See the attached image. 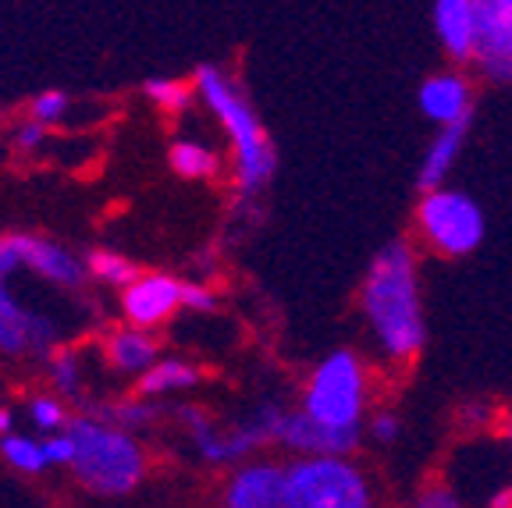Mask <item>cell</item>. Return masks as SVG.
Returning a JSON list of instances; mask_svg holds the SVG:
<instances>
[{"mask_svg":"<svg viewBox=\"0 0 512 508\" xmlns=\"http://www.w3.org/2000/svg\"><path fill=\"white\" fill-rule=\"evenodd\" d=\"M192 89L200 93V100L207 104V111L221 121V128L232 139L235 153V185H239L242 199H256L267 189L274 175V146L267 139V128L256 114V107L239 93V86L232 82V75L221 72L217 64H200L196 68V82Z\"/></svg>","mask_w":512,"mask_h":508,"instance_id":"cell-2","label":"cell"},{"mask_svg":"<svg viewBox=\"0 0 512 508\" xmlns=\"http://www.w3.org/2000/svg\"><path fill=\"white\" fill-rule=\"evenodd\" d=\"M86 274H89V281L114 285L125 292V288L139 278V267L128 260V256L114 253V249H93V253L86 256Z\"/></svg>","mask_w":512,"mask_h":508,"instance_id":"cell-20","label":"cell"},{"mask_svg":"<svg viewBox=\"0 0 512 508\" xmlns=\"http://www.w3.org/2000/svg\"><path fill=\"white\" fill-rule=\"evenodd\" d=\"M121 310H125L128 327H139V331L168 324L182 310V281L171 274H139L121 292Z\"/></svg>","mask_w":512,"mask_h":508,"instance_id":"cell-11","label":"cell"},{"mask_svg":"<svg viewBox=\"0 0 512 508\" xmlns=\"http://www.w3.org/2000/svg\"><path fill=\"white\" fill-rule=\"evenodd\" d=\"M420 111L431 118L438 128L452 125H470L473 111V86L466 75L459 72H441L420 86Z\"/></svg>","mask_w":512,"mask_h":508,"instance_id":"cell-14","label":"cell"},{"mask_svg":"<svg viewBox=\"0 0 512 508\" xmlns=\"http://www.w3.org/2000/svg\"><path fill=\"white\" fill-rule=\"evenodd\" d=\"M68 107H72V100L64 93H57V89H50V93H40L29 104V121L40 128H54L57 121L68 118Z\"/></svg>","mask_w":512,"mask_h":508,"instance_id":"cell-26","label":"cell"},{"mask_svg":"<svg viewBox=\"0 0 512 508\" xmlns=\"http://www.w3.org/2000/svg\"><path fill=\"white\" fill-rule=\"evenodd\" d=\"M505 437H509V445H512V416H509V423H505Z\"/></svg>","mask_w":512,"mask_h":508,"instance_id":"cell-33","label":"cell"},{"mask_svg":"<svg viewBox=\"0 0 512 508\" xmlns=\"http://www.w3.org/2000/svg\"><path fill=\"white\" fill-rule=\"evenodd\" d=\"M47 377H50V388L57 391V398L61 395H68V398H75V395H82V363H79V356H75L72 349H61L57 345L54 352L47 356Z\"/></svg>","mask_w":512,"mask_h":508,"instance_id":"cell-23","label":"cell"},{"mask_svg":"<svg viewBox=\"0 0 512 508\" xmlns=\"http://www.w3.org/2000/svg\"><path fill=\"white\" fill-rule=\"evenodd\" d=\"M473 64L488 82L512 86V0H477Z\"/></svg>","mask_w":512,"mask_h":508,"instance_id":"cell-8","label":"cell"},{"mask_svg":"<svg viewBox=\"0 0 512 508\" xmlns=\"http://www.w3.org/2000/svg\"><path fill=\"white\" fill-rule=\"evenodd\" d=\"M143 93H146V100H150L153 107H160L164 114H185L192 107V93H196V89L182 79H164V75H157V79L146 82Z\"/></svg>","mask_w":512,"mask_h":508,"instance_id":"cell-24","label":"cell"},{"mask_svg":"<svg viewBox=\"0 0 512 508\" xmlns=\"http://www.w3.org/2000/svg\"><path fill=\"white\" fill-rule=\"evenodd\" d=\"M178 420H182L196 455H200L207 466H235V462L249 459V455L256 452V448L249 445L246 430L239 427V420L224 427L207 409H196V405H182V409H178Z\"/></svg>","mask_w":512,"mask_h":508,"instance_id":"cell-10","label":"cell"},{"mask_svg":"<svg viewBox=\"0 0 512 508\" xmlns=\"http://www.w3.org/2000/svg\"><path fill=\"white\" fill-rule=\"evenodd\" d=\"M434 32L452 61H473L477 50V0H438L431 11Z\"/></svg>","mask_w":512,"mask_h":508,"instance_id":"cell-15","label":"cell"},{"mask_svg":"<svg viewBox=\"0 0 512 508\" xmlns=\"http://www.w3.org/2000/svg\"><path fill=\"white\" fill-rule=\"evenodd\" d=\"M370 437H374L377 445H395V441L402 437L399 413H392V409H381V413L370 416Z\"/></svg>","mask_w":512,"mask_h":508,"instance_id":"cell-27","label":"cell"},{"mask_svg":"<svg viewBox=\"0 0 512 508\" xmlns=\"http://www.w3.org/2000/svg\"><path fill=\"white\" fill-rule=\"evenodd\" d=\"M416 228L424 242L441 256H470L484 242V210L477 199L459 189H434L424 192L416 203Z\"/></svg>","mask_w":512,"mask_h":508,"instance_id":"cell-6","label":"cell"},{"mask_svg":"<svg viewBox=\"0 0 512 508\" xmlns=\"http://www.w3.org/2000/svg\"><path fill=\"white\" fill-rule=\"evenodd\" d=\"M168 157H171V167H175L182 178H210V175H217V167H221L217 153L210 150L207 143H200V139H178Z\"/></svg>","mask_w":512,"mask_h":508,"instance_id":"cell-21","label":"cell"},{"mask_svg":"<svg viewBox=\"0 0 512 508\" xmlns=\"http://www.w3.org/2000/svg\"><path fill=\"white\" fill-rule=\"evenodd\" d=\"M15 434V416H11V409H0V437Z\"/></svg>","mask_w":512,"mask_h":508,"instance_id":"cell-32","label":"cell"},{"mask_svg":"<svg viewBox=\"0 0 512 508\" xmlns=\"http://www.w3.org/2000/svg\"><path fill=\"white\" fill-rule=\"evenodd\" d=\"M217 306L214 292L207 285H196V281H182V310L210 313Z\"/></svg>","mask_w":512,"mask_h":508,"instance_id":"cell-30","label":"cell"},{"mask_svg":"<svg viewBox=\"0 0 512 508\" xmlns=\"http://www.w3.org/2000/svg\"><path fill=\"white\" fill-rule=\"evenodd\" d=\"M89 416H96V420L111 423V427L125 430V434L136 437V430H146L157 423L160 409L157 402H150V398H121V402H111V405H96V409H89Z\"/></svg>","mask_w":512,"mask_h":508,"instance_id":"cell-19","label":"cell"},{"mask_svg":"<svg viewBox=\"0 0 512 508\" xmlns=\"http://www.w3.org/2000/svg\"><path fill=\"white\" fill-rule=\"evenodd\" d=\"M466 132H470V125L438 128V135H434L431 143H427V150H424V160H420V171H416V185H420V192L445 189L448 171L456 167V160H459V157H463Z\"/></svg>","mask_w":512,"mask_h":508,"instance_id":"cell-17","label":"cell"},{"mask_svg":"<svg viewBox=\"0 0 512 508\" xmlns=\"http://www.w3.org/2000/svg\"><path fill=\"white\" fill-rule=\"evenodd\" d=\"M200 381H203V370L196 363H189L182 356H164L136 381V395L157 402L164 395H178V391L196 388Z\"/></svg>","mask_w":512,"mask_h":508,"instance_id":"cell-18","label":"cell"},{"mask_svg":"<svg viewBox=\"0 0 512 508\" xmlns=\"http://www.w3.org/2000/svg\"><path fill=\"white\" fill-rule=\"evenodd\" d=\"M360 310L377 352L388 363H413L427 342L420 270L409 242L395 239L370 260L360 288Z\"/></svg>","mask_w":512,"mask_h":508,"instance_id":"cell-1","label":"cell"},{"mask_svg":"<svg viewBox=\"0 0 512 508\" xmlns=\"http://www.w3.org/2000/svg\"><path fill=\"white\" fill-rule=\"evenodd\" d=\"M104 359L111 370L118 374H132L139 377L150 370L153 363L160 359V345L150 331H139V327H118L104 338Z\"/></svg>","mask_w":512,"mask_h":508,"instance_id":"cell-16","label":"cell"},{"mask_svg":"<svg viewBox=\"0 0 512 508\" xmlns=\"http://www.w3.org/2000/svg\"><path fill=\"white\" fill-rule=\"evenodd\" d=\"M29 420L36 430L54 437V434H64V430H68L72 416H68V409H64V402L57 395H36L29 402Z\"/></svg>","mask_w":512,"mask_h":508,"instance_id":"cell-25","label":"cell"},{"mask_svg":"<svg viewBox=\"0 0 512 508\" xmlns=\"http://www.w3.org/2000/svg\"><path fill=\"white\" fill-rule=\"evenodd\" d=\"M15 143H18V150L22 153H32V150H40L43 143H47V128H40V125H22L18 128V135H15Z\"/></svg>","mask_w":512,"mask_h":508,"instance_id":"cell-31","label":"cell"},{"mask_svg":"<svg viewBox=\"0 0 512 508\" xmlns=\"http://www.w3.org/2000/svg\"><path fill=\"white\" fill-rule=\"evenodd\" d=\"M285 508H374L363 469L342 455L285 462Z\"/></svg>","mask_w":512,"mask_h":508,"instance_id":"cell-5","label":"cell"},{"mask_svg":"<svg viewBox=\"0 0 512 508\" xmlns=\"http://www.w3.org/2000/svg\"><path fill=\"white\" fill-rule=\"evenodd\" d=\"M11 249H15L18 270H32L36 278H43L47 285L64 288V292H79L86 288V260L72 253L68 246L43 235H29V231H8Z\"/></svg>","mask_w":512,"mask_h":508,"instance_id":"cell-7","label":"cell"},{"mask_svg":"<svg viewBox=\"0 0 512 508\" xmlns=\"http://www.w3.org/2000/svg\"><path fill=\"white\" fill-rule=\"evenodd\" d=\"M57 349V324L36 310H25L0 278V352L4 356H50Z\"/></svg>","mask_w":512,"mask_h":508,"instance_id":"cell-9","label":"cell"},{"mask_svg":"<svg viewBox=\"0 0 512 508\" xmlns=\"http://www.w3.org/2000/svg\"><path fill=\"white\" fill-rule=\"evenodd\" d=\"M0 455L8 462L11 469L25 473V477H40L47 469V452H43V441L29 434H8L0 437Z\"/></svg>","mask_w":512,"mask_h":508,"instance_id":"cell-22","label":"cell"},{"mask_svg":"<svg viewBox=\"0 0 512 508\" xmlns=\"http://www.w3.org/2000/svg\"><path fill=\"white\" fill-rule=\"evenodd\" d=\"M278 445L296 452V459H306V455H342V459H349L360 445V430L320 427L296 409V413H285V420H281Z\"/></svg>","mask_w":512,"mask_h":508,"instance_id":"cell-13","label":"cell"},{"mask_svg":"<svg viewBox=\"0 0 512 508\" xmlns=\"http://www.w3.org/2000/svg\"><path fill=\"white\" fill-rule=\"evenodd\" d=\"M221 508H285V466L271 459L242 462L224 484Z\"/></svg>","mask_w":512,"mask_h":508,"instance_id":"cell-12","label":"cell"},{"mask_svg":"<svg viewBox=\"0 0 512 508\" xmlns=\"http://www.w3.org/2000/svg\"><path fill=\"white\" fill-rule=\"evenodd\" d=\"M43 452H47V466H72L75 445H72V437H68V430L54 437H43Z\"/></svg>","mask_w":512,"mask_h":508,"instance_id":"cell-29","label":"cell"},{"mask_svg":"<svg viewBox=\"0 0 512 508\" xmlns=\"http://www.w3.org/2000/svg\"><path fill=\"white\" fill-rule=\"evenodd\" d=\"M68 437L75 445L72 473L86 491L104 494V498H121L136 491L146 477V452L136 437L96 416H75L68 423Z\"/></svg>","mask_w":512,"mask_h":508,"instance_id":"cell-3","label":"cell"},{"mask_svg":"<svg viewBox=\"0 0 512 508\" xmlns=\"http://www.w3.org/2000/svg\"><path fill=\"white\" fill-rule=\"evenodd\" d=\"M299 413L331 430H360L367 413V366L356 352L338 349L317 363L303 388Z\"/></svg>","mask_w":512,"mask_h":508,"instance_id":"cell-4","label":"cell"},{"mask_svg":"<svg viewBox=\"0 0 512 508\" xmlns=\"http://www.w3.org/2000/svg\"><path fill=\"white\" fill-rule=\"evenodd\" d=\"M413 508H463V501L456 498V491L445 484H431L424 487V491L416 494Z\"/></svg>","mask_w":512,"mask_h":508,"instance_id":"cell-28","label":"cell"}]
</instances>
